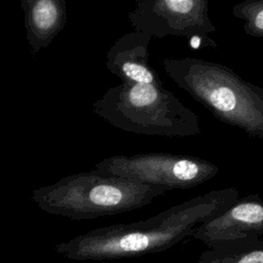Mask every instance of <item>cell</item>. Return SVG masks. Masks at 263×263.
I'll list each match as a JSON object with an SVG mask.
<instances>
[{"mask_svg":"<svg viewBox=\"0 0 263 263\" xmlns=\"http://www.w3.org/2000/svg\"><path fill=\"white\" fill-rule=\"evenodd\" d=\"M239 197L236 188L215 189L146 220L92 229L58 243L54 250L76 261L128 259L163 252L191 236L196 227L222 214Z\"/></svg>","mask_w":263,"mask_h":263,"instance_id":"1","label":"cell"},{"mask_svg":"<svg viewBox=\"0 0 263 263\" xmlns=\"http://www.w3.org/2000/svg\"><path fill=\"white\" fill-rule=\"evenodd\" d=\"M165 74L220 121L263 139V88L229 67L198 58H165Z\"/></svg>","mask_w":263,"mask_h":263,"instance_id":"2","label":"cell"},{"mask_svg":"<svg viewBox=\"0 0 263 263\" xmlns=\"http://www.w3.org/2000/svg\"><path fill=\"white\" fill-rule=\"evenodd\" d=\"M165 192L158 186L105 176L95 170L73 174L35 189L32 199L48 214L87 220L146 206Z\"/></svg>","mask_w":263,"mask_h":263,"instance_id":"3","label":"cell"},{"mask_svg":"<svg viewBox=\"0 0 263 263\" xmlns=\"http://www.w3.org/2000/svg\"><path fill=\"white\" fill-rule=\"evenodd\" d=\"M92 109L111 125L137 135L184 138L201 133L197 115L163 85L121 82Z\"/></svg>","mask_w":263,"mask_h":263,"instance_id":"4","label":"cell"},{"mask_svg":"<svg viewBox=\"0 0 263 263\" xmlns=\"http://www.w3.org/2000/svg\"><path fill=\"white\" fill-rule=\"evenodd\" d=\"M95 170L105 176L158 186L165 191L198 186L219 173L216 164L203 158L171 153L114 155L97 163Z\"/></svg>","mask_w":263,"mask_h":263,"instance_id":"5","label":"cell"},{"mask_svg":"<svg viewBox=\"0 0 263 263\" xmlns=\"http://www.w3.org/2000/svg\"><path fill=\"white\" fill-rule=\"evenodd\" d=\"M127 18L134 30L152 38L208 36L217 30L208 0H138Z\"/></svg>","mask_w":263,"mask_h":263,"instance_id":"6","label":"cell"},{"mask_svg":"<svg viewBox=\"0 0 263 263\" xmlns=\"http://www.w3.org/2000/svg\"><path fill=\"white\" fill-rule=\"evenodd\" d=\"M211 250H229L263 240V198L239 197L216 218L196 227L191 235Z\"/></svg>","mask_w":263,"mask_h":263,"instance_id":"7","label":"cell"},{"mask_svg":"<svg viewBox=\"0 0 263 263\" xmlns=\"http://www.w3.org/2000/svg\"><path fill=\"white\" fill-rule=\"evenodd\" d=\"M151 40V36L136 30L124 34L107 51V69L123 83L163 85L148 63Z\"/></svg>","mask_w":263,"mask_h":263,"instance_id":"8","label":"cell"},{"mask_svg":"<svg viewBox=\"0 0 263 263\" xmlns=\"http://www.w3.org/2000/svg\"><path fill=\"white\" fill-rule=\"evenodd\" d=\"M26 36L32 53L46 48L66 26L64 0H22Z\"/></svg>","mask_w":263,"mask_h":263,"instance_id":"9","label":"cell"},{"mask_svg":"<svg viewBox=\"0 0 263 263\" xmlns=\"http://www.w3.org/2000/svg\"><path fill=\"white\" fill-rule=\"evenodd\" d=\"M197 263H263V240L229 250L208 249L200 254Z\"/></svg>","mask_w":263,"mask_h":263,"instance_id":"10","label":"cell"},{"mask_svg":"<svg viewBox=\"0 0 263 263\" xmlns=\"http://www.w3.org/2000/svg\"><path fill=\"white\" fill-rule=\"evenodd\" d=\"M232 13L242 22L247 35L263 38V0H246L232 6Z\"/></svg>","mask_w":263,"mask_h":263,"instance_id":"11","label":"cell"}]
</instances>
